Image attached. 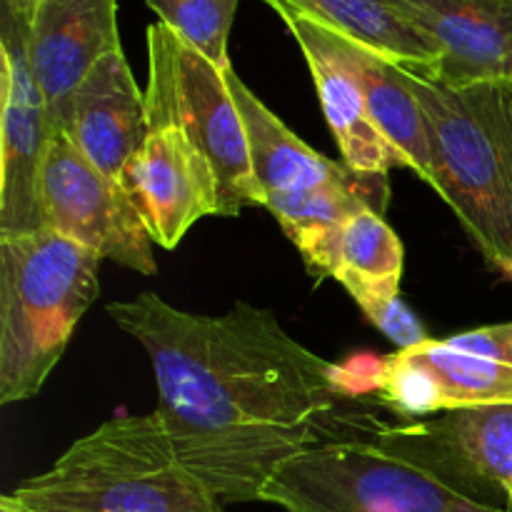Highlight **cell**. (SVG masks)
<instances>
[{"mask_svg": "<svg viewBox=\"0 0 512 512\" xmlns=\"http://www.w3.org/2000/svg\"><path fill=\"white\" fill-rule=\"evenodd\" d=\"M425 113L433 188L483 258L512 268V80L448 88L410 70Z\"/></svg>", "mask_w": 512, "mask_h": 512, "instance_id": "obj_2", "label": "cell"}, {"mask_svg": "<svg viewBox=\"0 0 512 512\" xmlns=\"http://www.w3.org/2000/svg\"><path fill=\"white\" fill-rule=\"evenodd\" d=\"M150 240L170 250L200 218L220 215L218 178L203 150L170 123H148V138L120 180Z\"/></svg>", "mask_w": 512, "mask_h": 512, "instance_id": "obj_10", "label": "cell"}, {"mask_svg": "<svg viewBox=\"0 0 512 512\" xmlns=\"http://www.w3.org/2000/svg\"><path fill=\"white\" fill-rule=\"evenodd\" d=\"M55 130H63L80 153L115 183L148 138L145 90L138 88L123 50L95 65L70 95Z\"/></svg>", "mask_w": 512, "mask_h": 512, "instance_id": "obj_13", "label": "cell"}, {"mask_svg": "<svg viewBox=\"0 0 512 512\" xmlns=\"http://www.w3.org/2000/svg\"><path fill=\"white\" fill-rule=\"evenodd\" d=\"M10 495L30 512H225L180 463L158 413L108 420Z\"/></svg>", "mask_w": 512, "mask_h": 512, "instance_id": "obj_3", "label": "cell"}, {"mask_svg": "<svg viewBox=\"0 0 512 512\" xmlns=\"http://www.w3.org/2000/svg\"><path fill=\"white\" fill-rule=\"evenodd\" d=\"M145 113L148 123L178 125L203 150L218 178L223 218L263 205L248 135L225 83V70L215 68L160 20L148 25Z\"/></svg>", "mask_w": 512, "mask_h": 512, "instance_id": "obj_6", "label": "cell"}, {"mask_svg": "<svg viewBox=\"0 0 512 512\" xmlns=\"http://www.w3.org/2000/svg\"><path fill=\"white\" fill-rule=\"evenodd\" d=\"M0 512H30L28 508H23V505L20 503H15L13 500V495H3V498H0Z\"/></svg>", "mask_w": 512, "mask_h": 512, "instance_id": "obj_25", "label": "cell"}, {"mask_svg": "<svg viewBox=\"0 0 512 512\" xmlns=\"http://www.w3.org/2000/svg\"><path fill=\"white\" fill-rule=\"evenodd\" d=\"M450 348L460 353L478 355V358L498 360V363H512V320L500 325H485V328L468 330L445 338Z\"/></svg>", "mask_w": 512, "mask_h": 512, "instance_id": "obj_23", "label": "cell"}, {"mask_svg": "<svg viewBox=\"0 0 512 512\" xmlns=\"http://www.w3.org/2000/svg\"><path fill=\"white\" fill-rule=\"evenodd\" d=\"M335 40L340 55L360 83L375 128L403 155L410 170L433 185L428 125L410 85V70L345 35L335 33Z\"/></svg>", "mask_w": 512, "mask_h": 512, "instance_id": "obj_16", "label": "cell"}, {"mask_svg": "<svg viewBox=\"0 0 512 512\" xmlns=\"http://www.w3.org/2000/svg\"><path fill=\"white\" fill-rule=\"evenodd\" d=\"M225 83L238 105L240 120L248 135L253 175L263 203L273 195H298L330 185H350L388 193V175H363L345 163H333L310 145H305L273 110L260 103L258 95L240 80L233 68L225 70Z\"/></svg>", "mask_w": 512, "mask_h": 512, "instance_id": "obj_15", "label": "cell"}, {"mask_svg": "<svg viewBox=\"0 0 512 512\" xmlns=\"http://www.w3.org/2000/svg\"><path fill=\"white\" fill-rule=\"evenodd\" d=\"M30 23L0 5V238L48 228L40 178L53 123L28 53Z\"/></svg>", "mask_w": 512, "mask_h": 512, "instance_id": "obj_8", "label": "cell"}, {"mask_svg": "<svg viewBox=\"0 0 512 512\" xmlns=\"http://www.w3.org/2000/svg\"><path fill=\"white\" fill-rule=\"evenodd\" d=\"M263 503L288 512H512L478 503L375 443H315L275 468Z\"/></svg>", "mask_w": 512, "mask_h": 512, "instance_id": "obj_5", "label": "cell"}, {"mask_svg": "<svg viewBox=\"0 0 512 512\" xmlns=\"http://www.w3.org/2000/svg\"><path fill=\"white\" fill-rule=\"evenodd\" d=\"M108 315L148 353L155 413L180 463L220 503L260 500L278 465L318 443L315 423L343 398L338 365L243 300L195 315L145 290Z\"/></svg>", "mask_w": 512, "mask_h": 512, "instance_id": "obj_1", "label": "cell"}, {"mask_svg": "<svg viewBox=\"0 0 512 512\" xmlns=\"http://www.w3.org/2000/svg\"><path fill=\"white\" fill-rule=\"evenodd\" d=\"M100 263L53 228L0 238V405L40 393L98 298Z\"/></svg>", "mask_w": 512, "mask_h": 512, "instance_id": "obj_4", "label": "cell"}, {"mask_svg": "<svg viewBox=\"0 0 512 512\" xmlns=\"http://www.w3.org/2000/svg\"><path fill=\"white\" fill-rule=\"evenodd\" d=\"M45 225L85 245L103 260L155 275L153 240L133 200L105 173H100L78 145L55 130L40 178Z\"/></svg>", "mask_w": 512, "mask_h": 512, "instance_id": "obj_7", "label": "cell"}, {"mask_svg": "<svg viewBox=\"0 0 512 512\" xmlns=\"http://www.w3.org/2000/svg\"><path fill=\"white\" fill-rule=\"evenodd\" d=\"M38 3L40 0H0V5H5V8L13 10L18 18H23L25 23H30L35 15V10H38Z\"/></svg>", "mask_w": 512, "mask_h": 512, "instance_id": "obj_24", "label": "cell"}, {"mask_svg": "<svg viewBox=\"0 0 512 512\" xmlns=\"http://www.w3.org/2000/svg\"><path fill=\"white\" fill-rule=\"evenodd\" d=\"M400 353L413 360L428 378L435 415L473 405L512 403V363L460 353L445 340L435 338Z\"/></svg>", "mask_w": 512, "mask_h": 512, "instance_id": "obj_19", "label": "cell"}, {"mask_svg": "<svg viewBox=\"0 0 512 512\" xmlns=\"http://www.w3.org/2000/svg\"><path fill=\"white\" fill-rule=\"evenodd\" d=\"M150 10L183 43L198 50L215 68H233L228 38L240 0H145Z\"/></svg>", "mask_w": 512, "mask_h": 512, "instance_id": "obj_21", "label": "cell"}, {"mask_svg": "<svg viewBox=\"0 0 512 512\" xmlns=\"http://www.w3.org/2000/svg\"><path fill=\"white\" fill-rule=\"evenodd\" d=\"M505 275H508V278L512 280V268H510V270H508V273H505Z\"/></svg>", "mask_w": 512, "mask_h": 512, "instance_id": "obj_26", "label": "cell"}, {"mask_svg": "<svg viewBox=\"0 0 512 512\" xmlns=\"http://www.w3.org/2000/svg\"><path fill=\"white\" fill-rule=\"evenodd\" d=\"M275 13L300 15L315 20L345 38L368 45L393 63L433 78L438 68V53L433 45L405 23L390 0H263Z\"/></svg>", "mask_w": 512, "mask_h": 512, "instance_id": "obj_17", "label": "cell"}, {"mask_svg": "<svg viewBox=\"0 0 512 512\" xmlns=\"http://www.w3.org/2000/svg\"><path fill=\"white\" fill-rule=\"evenodd\" d=\"M378 438V448L420 465L468 498L495 508V498L512 505V403L445 410L430 420L380 428Z\"/></svg>", "mask_w": 512, "mask_h": 512, "instance_id": "obj_9", "label": "cell"}, {"mask_svg": "<svg viewBox=\"0 0 512 512\" xmlns=\"http://www.w3.org/2000/svg\"><path fill=\"white\" fill-rule=\"evenodd\" d=\"M340 285L353 295L365 318L380 330L388 340L398 345V350L415 348L430 338L418 315L408 308L400 295V278H365L355 273L335 275Z\"/></svg>", "mask_w": 512, "mask_h": 512, "instance_id": "obj_22", "label": "cell"}, {"mask_svg": "<svg viewBox=\"0 0 512 512\" xmlns=\"http://www.w3.org/2000/svg\"><path fill=\"white\" fill-rule=\"evenodd\" d=\"M283 20L308 60L343 163L363 175H388L393 168H408L403 155L375 128L360 83L340 55L335 30L300 15H283Z\"/></svg>", "mask_w": 512, "mask_h": 512, "instance_id": "obj_14", "label": "cell"}, {"mask_svg": "<svg viewBox=\"0 0 512 512\" xmlns=\"http://www.w3.org/2000/svg\"><path fill=\"white\" fill-rule=\"evenodd\" d=\"M293 245L318 280L335 278L343 270L365 278H403V243L373 208L345 223L295 235Z\"/></svg>", "mask_w": 512, "mask_h": 512, "instance_id": "obj_18", "label": "cell"}, {"mask_svg": "<svg viewBox=\"0 0 512 512\" xmlns=\"http://www.w3.org/2000/svg\"><path fill=\"white\" fill-rule=\"evenodd\" d=\"M118 50V0H40L30 20L28 53L53 130L90 70Z\"/></svg>", "mask_w": 512, "mask_h": 512, "instance_id": "obj_12", "label": "cell"}, {"mask_svg": "<svg viewBox=\"0 0 512 512\" xmlns=\"http://www.w3.org/2000/svg\"><path fill=\"white\" fill-rule=\"evenodd\" d=\"M263 205L275 215L285 235L293 240L295 235L308 233V230L345 223L368 208L383 215L388 208V193L350 188V185H330V188L310 190V193L273 195Z\"/></svg>", "mask_w": 512, "mask_h": 512, "instance_id": "obj_20", "label": "cell"}, {"mask_svg": "<svg viewBox=\"0 0 512 512\" xmlns=\"http://www.w3.org/2000/svg\"><path fill=\"white\" fill-rule=\"evenodd\" d=\"M438 53L448 88L512 80V0H390Z\"/></svg>", "mask_w": 512, "mask_h": 512, "instance_id": "obj_11", "label": "cell"}]
</instances>
